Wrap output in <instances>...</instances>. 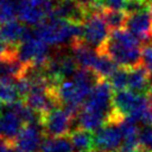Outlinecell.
Returning a JSON list of instances; mask_svg holds the SVG:
<instances>
[{"label":"cell","instance_id":"cell-13","mask_svg":"<svg viewBox=\"0 0 152 152\" xmlns=\"http://www.w3.org/2000/svg\"><path fill=\"white\" fill-rule=\"evenodd\" d=\"M73 56L75 57L76 62L81 68H93L95 63L99 58V53L96 49L92 48L85 44L82 39L74 40L71 44Z\"/></svg>","mask_w":152,"mask_h":152},{"label":"cell","instance_id":"cell-26","mask_svg":"<svg viewBox=\"0 0 152 152\" xmlns=\"http://www.w3.org/2000/svg\"><path fill=\"white\" fill-rule=\"evenodd\" d=\"M104 8L114 10H123L125 6V0H102Z\"/></svg>","mask_w":152,"mask_h":152},{"label":"cell","instance_id":"cell-29","mask_svg":"<svg viewBox=\"0 0 152 152\" xmlns=\"http://www.w3.org/2000/svg\"><path fill=\"white\" fill-rule=\"evenodd\" d=\"M149 12H150V15H151L152 17V2L150 4V7H149Z\"/></svg>","mask_w":152,"mask_h":152},{"label":"cell","instance_id":"cell-3","mask_svg":"<svg viewBox=\"0 0 152 152\" xmlns=\"http://www.w3.org/2000/svg\"><path fill=\"white\" fill-rule=\"evenodd\" d=\"M109 26L100 12H94L83 24V42L94 49L99 48L106 42L110 36Z\"/></svg>","mask_w":152,"mask_h":152},{"label":"cell","instance_id":"cell-25","mask_svg":"<svg viewBox=\"0 0 152 152\" xmlns=\"http://www.w3.org/2000/svg\"><path fill=\"white\" fill-rule=\"evenodd\" d=\"M142 61L147 67L152 65V42L142 46Z\"/></svg>","mask_w":152,"mask_h":152},{"label":"cell","instance_id":"cell-20","mask_svg":"<svg viewBox=\"0 0 152 152\" xmlns=\"http://www.w3.org/2000/svg\"><path fill=\"white\" fill-rule=\"evenodd\" d=\"M129 71H130V68L128 67L119 66V68L110 76L107 81L112 85L114 92L126 90L129 84Z\"/></svg>","mask_w":152,"mask_h":152},{"label":"cell","instance_id":"cell-23","mask_svg":"<svg viewBox=\"0 0 152 152\" xmlns=\"http://www.w3.org/2000/svg\"><path fill=\"white\" fill-rule=\"evenodd\" d=\"M139 144L143 150L152 151V125H142L139 129Z\"/></svg>","mask_w":152,"mask_h":152},{"label":"cell","instance_id":"cell-14","mask_svg":"<svg viewBox=\"0 0 152 152\" xmlns=\"http://www.w3.org/2000/svg\"><path fill=\"white\" fill-rule=\"evenodd\" d=\"M76 120H77L78 129H84L91 132H95L109 122V116L100 112L82 109L81 113L78 114Z\"/></svg>","mask_w":152,"mask_h":152},{"label":"cell","instance_id":"cell-6","mask_svg":"<svg viewBox=\"0 0 152 152\" xmlns=\"http://www.w3.org/2000/svg\"><path fill=\"white\" fill-rule=\"evenodd\" d=\"M148 101V96L140 95L130 90L114 92L113 109L123 119L140 109Z\"/></svg>","mask_w":152,"mask_h":152},{"label":"cell","instance_id":"cell-21","mask_svg":"<svg viewBox=\"0 0 152 152\" xmlns=\"http://www.w3.org/2000/svg\"><path fill=\"white\" fill-rule=\"evenodd\" d=\"M20 97L17 92L16 85L12 83H6L0 81V102L7 105H11L18 102Z\"/></svg>","mask_w":152,"mask_h":152},{"label":"cell","instance_id":"cell-19","mask_svg":"<svg viewBox=\"0 0 152 152\" xmlns=\"http://www.w3.org/2000/svg\"><path fill=\"white\" fill-rule=\"evenodd\" d=\"M118 68H119V65L111 57H109L107 55H101V54H99V58L93 67V69L104 80H109L110 76Z\"/></svg>","mask_w":152,"mask_h":152},{"label":"cell","instance_id":"cell-35","mask_svg":"<svg viewBox=\"0 0 152 152\" xmlns=\"http://www.w3.org/2000/svg\"><path fill=\"white\" fill-rule=\"evenodd\" d=\"M148 152H152V151H148Z\"/></svg>","mask_w":152,"mask_h":152},{"label":"cell","instance_id":"cell-27","mask_svg":"<svg viewBox=\"0 0 152 152\" xmlns=\"http://www.w3.org/2000/svg\"><path fill=\"white\" fill-rule=\"evenodd\" d=\"M14 148L15 147L12 143L7 141L2 137H0V152H11Z\"/></svg>","mask_w":152,"mask_h":152},{"label":"cell","instance_id":"cell-2","mask_svg":"<svg viewBox=\"0 0 152 152\" xmlns=\"http://www.w3.org/2000/svg\"><path fill=\"white\" fill-rule=\"evenodd\" d=\"M113 95L114 90L110 82L101 80L91 92L82 109L106 114L110 119V115L113 112Z\"/></svg>","mask_w":152,"mask_h":152},{"label":"cell","instance_id":"cell-32","mask_svg":"<svg viewBox=\"0 0 152 152\" xmlns=\"http://www.w3.org/2000/svg\"><path fill=\"white\" fill-rule=\"evenodd\" d=\"M90 152H107V151H102V150H97L96 151V150H93V151H90Z\"/></svg>","mask_w":152,"mask_h":152},{"label":"cell","instance_id":"cell-28","mask_svg":"<svg viewBox=\"0 0 152 152\" xmlns=\"http://www.w3.org/2000/svg\"><path fill=\"white\" fill-rule=\"evenodd\" d=\"M49 1H52L53 4H54V5L56 6L57 4H58V2H59V1H62V0H49Z\"/></svg>","mask_w":152,"mask_h":152},{"label":"cell","instance_id":"cell-8","mask_svg":"<svg viewBox=\"0 0 152 152\" xmlns=\"http://www.w3.org/2000/svg\"><path fill=\"white\" fill-rule=\"evenodd\" d=\"M35 37V31L18 20L0 24V40L11 46H19L23 42Z\"/></svg>","mask_w":152,"mask_h":152},{"label":"cell","instance_id":"cell-31","mask_svg":"<svg viewBox=\"0 0 152 152\" xmlns=\"http://www.w3.org/2000/svg\"><path fill=\"white\" fill-rule=\"evenodd\" d=\"M1 112H2V103L0 102V114H1Z\"/></svg>","mask_w":152,"mask_h":152},{"label":"cell","instance_id":"cell-30","mask_svg":"<svg viewBox=\"0 0 152 152\" xmlns=\"http://www.w3.org/2000/svg\"><path fill=\"white\" fill-rule=\"evenodd\" d=\"M148 68H149V71H150V74H151V78H152V65H151V66H149Z\"/></svg>","mask_w":152,"mask_h":152},{"label":"cell","instance_id":"cell-18","mask_svg":"<svg viewBox=\"0 0 152 152\" xmlns=\"http://www.w3.org/2000/svg\"><path fill=\"white\" fill-rule=\"evenodd\" d=\"M100 14L103 17L106 25L109 26L111 31L112 30L125 28L129 15L124 10H114L109 9V8H104Z\"/></svg>","mask_w":152,"mask_h":152},{"label":"cell","instance_id":"cell-33","mask_svg":"<svg viewBox=\"0 0 152 152\" xmlns=\"http://www.w3.org/2000/svg\"><path fill=\"white\" fill-rule=\"evenodd\" d=\"M0 137H1V126H0Z\"/></svg>","mask_w":152,"mask_h":152},{"label":"cell","instance_id":"cell-7","mask_svg":"<svg viewBox=\"0 0 152 152\" xmlns=\"http://www.w3.org/2000/svg\"><path fill=\"white\" fill-rule=\"evenodd\" d=\"M46 139L42 126L24 125L14 141V147L23 152H38Z\"/></svg>","mask_w":152,"mask_h":152},{"label":"cell","instance_id":"cell-12","mask_svg":"<svg viewBox=\"0 0 152 152\" xmlns=\"http://www.w3.org/2000/svg\"><path fill=\"white\" fill-rule=\"evenodd\" d=\"M24 122L14 110L9 107L8 111L0 116V126H1V137L14 144L15 139L17 138L21 129L24 128Z\"/></svg>","mask_w":152,"mask_h":152},{"label":"cell","instance_id":"cell-17","mask_svg":"<svg viewBox=\"0 0 152 152\" xmlns=\"http://www.w3.org/2000/svg\"><path fill=\"white\" fill-rule=\"evenodd\" d=\"M74 147L68 135L58 138H46L38 152H73Z\"/></svg>","mask_w":152,"mask_h":152},{"label":"cell","instance_id":"cell-11","mask_svg":"<svg viewBox=\"0 0 152 152\" xmlns=\"http://www.w3.org/2000/svg\"><path fill=\"white\" fill-rule=\"evenodd\" d=\"M26 68L27 66L19 61L18 56L0 58V81L15 84L24 76Z\"/></svg>","mask_w":152,"mask_h":152},{"label":"cell","instance_id":"cell-22","mask_svg":"<svg viewBox=\"0 0 152 152\" xmlns=\"http://www.w3.org/2000/svg\"><path fill=\"white\" fill-rule=\"evenodd\" d=\"M150 2L148 0H125L124 11L128 15H134L149 10Z\"/></svg>","mask_w":152,"mask_h":152},{"label":"cell","instance_id":"cell-15","mask_svg":"<svg viewBox=\"0 0 152 152\" xmlns=\"http://www.w3.org/2000/svg\"><path fill=\"white\" fill-rule=\"evenodd\" d=\"M18 18L26 25L37 26L47 19V15L43 9L36 6L31 0H25L19 7Z\"/></svg>","mask_w":152,"mask_h":152},{"label":"cell","instance_id":"cell-1","mask_svg":"<svg viewBox=\"0 0 152 152\" xmlns=\"http://www.w3.org/2000/svg\"><path fill=\"white\" fill-rule=\"evenodd\" d=\"M96 52L101 55H107L109 57H111L119 66L134 68L143 64L142 47L128 48L114 42L110 37Z\"/></svg>","mask_w":152,"mask_h":152},{"label":"cell","instance_id":"cell-9","mask_svg":"<svg viewBox=\"0 0 152 152\" xmlns=\"http://www.w3.org/2000/svg\"><path fill=\"white\" fill-rule=\"evenodd\" d=\"M125 28L143 43L152 42V17L149 10L139 14L129 15Z\"/></svg>","mask_w":152,"mask_h":152},{"label":"cell","instance_id":"cell-5","mask_svg":"<svg viewBox=\"0 0 152 152\" xmlns=\"http://www.w3.org/2000/svg\"><path fill=\"white\" fill-rule=\"evenodd\" d=\"M94 133L95 149L107 152H115L122 145L123 135L119 124L107 122Z\"/></svg>","mask_w":152,"mask_h":152},{"label":"cell","instance_id":"cell-4","mask_svg":"<svg viewBox=\"0 0 152 152\" xmlns=\"http://www.w3.org/2000/svg\"><path fill=\"white\" fill-rule=\"evenodd\" d=\"M72 118L64 109H55L43 114V130L46 138L68 135L72 131Z\"/></svg>","mask_w":152,"mask_h":152},{"label":"cell","instance_id":"cell-10","mask_svg":"<svg viewBox=\"0 0 152 152\" xmlns=\"http://www.w3.org/2000/svg\"><path fill=\"white\" fill-rule=\"evenodd\" d=\"M128 90L140 95L148 96L152 90V78L150 71L144 64L129 71Z\"/></svg>","mask_w":152,"mask_h":152},{"label":"cell","instance_id":"cell-16","mask_svg":"<svg viewBox=\"0 0 152 152\" xmlns=\"http://www.w3.org/2000/svg\"><path fill=\"white\" fill-rule=\"evenodd\" d=\"M68 137L74 147V150L77 152H90L95 150L94 133L84 130V129H76L72 131Z\"/></svg>","mask_w":152,"mask_h":152},{"label":"cell","instance_id":"cell-24","mask_svg":"<svg viewBox=\"0 0 152 152\" xmlns=\"http://www.w3.org/2000/svg\"><path fill=\"white\" fill-rule=\"evenodd\" d=\"M17 48L18 46H11L0 40V58L17 56Z\"/></svg>","mask_w":152,"mask_h":152},{"label":"cell","instance_id":"cell-34","mask_svg":"<svg viewBox=\"0 0 152 152\" xmlns=\"http://www.w3.org/2000/svg\"><path fill=\"white\" fill-rule=\"evenodd\" d=\"M148 1H149V2H150V4H151V2H152V0H148Z\"/></svg>","mask_w":152,"mask_h":152}]
</instances>
